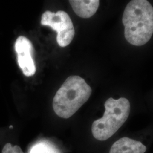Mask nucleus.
Returning <instances> with one entry per match:
<instances>
[{"label": "nucleus", "mask_w": 153, "mask_h": 153, "mask_svg": "<svg viewBox=\"0 0 153 153\" xmlns=\"http://www.w3.org/2000/svg\"><path fill=\"white\" fill-rule=\"evenodd\" d=\"M122 22L128 43L135 46L147 43L153 34V7L146 0H133L124 11Z\"/></svg>", "instance_id": "obj_1"}, {"label": "nucleus", "mask_w": 153, "mask_h": 153, "mask_svg": "<svg viewBox=\"0 0 153 153\" xmlns=\"http://www.w3.org/2000/svg\"><path fill=\"white\" fill-rule=\"evenodd\" d=\"M91 93V88L83 78L78 76H69L53 99L56 114L64 119L71 117L88 101Z\"/></svg>", "instance_id": "obj_2"}, {"label": "nucleus", "mask_w": 153, "mask_h": 153, "mask_svg": "<svg viewBox=\"0 0 153 153\" xmlns=\"http://www.w3.org/2000/svg\"><path fill=\"white\" fill-rule=\"evenodd\" d=\"M103 117L93 122V136L99 141H105L112 137L123 126L130 114L129 101L125 98L108 99L104 104Z\"/></svg>", "instance_id": "obj_3"}, {"label": "nucleus", "mask_w": 153, "mask_h": 153, "mask_svg": "<svg viewBox=\"0 0 153 153\" xmlns=\"http://www.w3.org/2000/svg\"><path fill=\"white\" fill-rule=\"evenodd\" d=\"M41 24L49 26L56 31V40L61 47L68 46L74 38L75 30L73 23L65 11H45L42 16Z\"/></svg>", "instance_id": "obj_4"}, {"label": "nucleus", "mask_w": 153, "mask_h": 153, "mask_svg": "<svg viewBox=\"0 0 153 153\" xmlns=\"http://www.w3.org/2000/svg\"><path fill=\"white\" fill-rule=\"evenodd\" d=\"M15 50L18 65L23 74L27 76L34 75L36 66L33 59V47L31 41L23 36H19L15 43Z\"/></svg>", "instance_id": "obj_5"}, {"label": "nucleus", "mask_w": 153, "mask_h": 153, "mask_svg": "<svg viewBox=\"0 0 153 153\" xmlns=\"http://www.w3.org/2000/svg\"><path fill=\"white\" fill-rule=\"evenodd\" d=\"M146 151V147L141 142L123 137L112 145L109 153H145Z\"/></svg>", "instance_id": "obj_6"}, {"label": "nucleus", "mask_w": 153, "mask_h": 153, "mask_svg": "<svg viewBox=\"0 0 153 153\" xmlns=\"http://www.w3.org/2000/svg\"><path fill=\"white\" fill-rule=\"evenodd\" d=\"M69 2L78 16L82 18H88L95 14L100 2L98 0H71Z\"/></svg>", "instance_id": "obj_7"}, {"label": "nucleus", "mask_w": 153, "mask_h": 153, "mask_svg": "<svg viewBox=\"0 0 153 153\" xmlns=\"http://www.w3.org/2000/svg\"><path fill=\"white\" fill-rule=\"evenodd\" d=\"M28 153H62L54 143L42 140L35 143L30 148Z\"/></svg>", "instance_id": "obj_8"}, {"label": "nucleus", "mask_w": 153, "mask_h": 153, "mask_svg": "<svg viewBox=\"0 0 153 153\" xmlns=\"http://www.w3.org/2000/svg\"><path fill=\"white\" fill-rule=\"evenodd\" d=\"M2 153H24L18 146H13L10 143H6L2 149Z\"/></svg>", "instance_id": "obj_9"}]
</instances>
